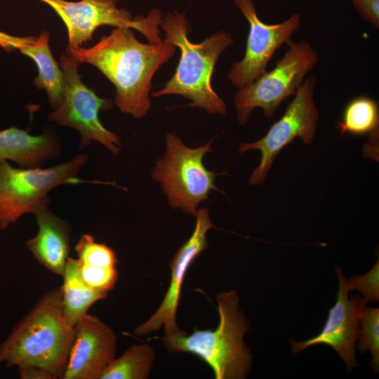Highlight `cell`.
Returning a JSON list of instances; mask_svg holds the SVG:
<instances>
[{"instance_id": "1", "label": "cell", "mask_w": 379, "mask_h": 379, "mask_svg": "<svg viewBox=\"0 0 379 379\" xmlns=\"http://www.w3.org/2000/svg\"><path fill=\"white\" fill-rule=\"evenodd\" d=\"M132 29L115 27L93 46L65 53L80 64H90L100 71L115 86L114 101L120 111L140 119L151 106L152 78L175 54L176 46L166 39L161 43H142Z\"/></svg>"}, {"instance_id": "2", "label": "cell", "mask_w": 379, "mask_h": 379, "mask_svg": "<svg viewBox=\"0 0 379 379\" xmlns=\"http://www.w3.org/2000/svg\"><path fill=\"white\" fill-rule=\"evenodd\" d=\"M74 335L63 315L60 288L51 289L0 344V359L6 367L36 366L62 379Z\"/></svg>"}, {"instance_id": "3", "label": "cell", "mask_w": 379, "mask_h": 379, "mask_svg": "<svg viewBox=\"0 0 379 379\" xmlns=\"http://www.w3.org/2000/svg\"><path fill=\"white\" fill-rule=\"evenodd\" d=\"M166 38L180 51L175 73L165 86L152 97L180 95L191 100L188 106L204 109L211 114L225 115V101L215 93L211 79L221 53L234 44L230 33L220 30L199 44L188 38L189 22L185 13H168L161 24Z\"/></svg>"}, {"instance_id": "4", "label": "cell", "mask_w": 379, "mask_h": 379, "mask_svg": "<svg viewBox=\"0 0 379 379\" xmlns=\"http://www.w3.org/2000/svg\"><path fill=\"white\" fill-rule=\"evenodd\" d=\"M219 324L214 330L181 331L161 338L173 353L188 352L199 357L213 370L215 379H244L252 367L253 355L244 341L249 328L246 316L239 309L237 291L217 294Z\"/></svg>"}, {"instance_id": "5", "label": "cell", "mask_w": 379, "mask_h": 379, "mask_svg": "<svg viewBox=\"0 0 379 379\" xmlns=\"http://www.w3.org/2000/svg\"><path fill=\"white\" fill-rule=\"evenodd\" d=\"M212 142L192 148L175 133L166 134L165 153L156 161L151 177L159 183L171 208L194 216L211 192L218 190L216 174L203 162L204 155L213 151Z\"/></svg>"}, {"instance_id": "6", "label": "cell", "mask_w": 379, "mask_h": 379, "mask_svg": "<svg viewBox=\"0 0 379 379\" xmlns=\"http://www.w3.org/2000/svg\"><path fill=\"white\" fill-rule=\"evenodd\" d=\"M86 154L43 168H15L8 161H0V230H6L25 214H36L48 206V192L60 185L88 181L77 175L87 163Z\"/></svg>"}, {"instance_id": "7", "label": "cell", "mask_w": 379, "mask_h": 379, "mask_svg": "<svg viewBox=\"0 0 379 379\" xmlns=\"http://www.w3.org/2000/svg\"><path fill=\"white\" fill-rule=\"evenodd\" d=\"M287 46L272 69L235 93L234 105L241 126L247 124L255 108L262 109L265 117H273L279 106L294 95L317 64L319 55L309 41H291Z\"/></svg>"}, {"instance_id": "8", "label": "cell", "mask_w": 379, "mask_h": 379, "mask_svg": "<svg viewBox=\"0 0 379 379\" xmlns=\"http://www.w3.org/2000/svg\"><path fill=\"white\" fill-rule=\"evenodd\" d=\"M79 65L67 53L61 55L60 67L64 81L62 99L60 105L48 114V119L57 125L78 131L81 147L97 141L116 156L121 151V139L107 129L99 119V112L110 109L114 101L98 96L84 84L78 72Z\"/></svg>"}, {"instance_id": "9", "label": "cell", "mask_w": 379, "mask_h": 379, "mask_svg": "<svg viewBox=\"0 0 379 379\" xmlns=\"http://www.w3.org/2000/svg\"><path fill=\"white\" fill-rule=\"evenodd\" d=\"M49 6L64 22L68 34L66 50L83 47L92 40L97 28L103 25L128 27L142 33L151 43H160L159 26L163 18L159 9H152L147 16L132 14L117 6L118 0H38Z\"/></svg>"}, {"instance_id": "10", "label": "cell", "mask_w": 379, "mask_h": 379, "mask_svg": "<svg viewBox=\"0 0 379 379\" xmlns=\"http://www.w3.org/2000/svg\"><path fill=\"white\" fill-rule=\"evenodd\" d=\"M317 84L314 76L307 77L284 114L270 126L266 134L258 140L239 145L240 154L251 149L260 152L259 165L248 179L250 185L263 183L278 154L295 139L300 138L305 145L313 141L319 119L314 101Z\"/></svg>"}, {"instance_id": "11", "label": "cell", "mask_w": 379, "mask_h": 379, "mask_svg": "<svg viewBox=\"0 0 379 379\" xmlns=\"http://www.w3.org/2000/svg\"><path fill=\"white\" fill-rule=\"evenodd\" d=\"M234 4L249 25L244 55L232 64L227 75L231 84L241 88L266 72L275 52L292 41L301 25V16L295 13L281 22L267 24L258 17L253 0H234Z\"/></svg>"}, {"instance_id": "12", "label": "cell", "mask_w": 379, "mask_h": 379, "mask_svg": "<svg viewBox=\"0 0 379 379\" xmlns=\"http://www.w3.org/2000/svg\"><path fill=\"white\" fill-rule=\"evenodd\" d=\"M195 226L190 237L178 248L171 262V280L164 299L156 312L133 331L135 336H144L164 328V335L180 333L176 323L181 288L187 271L197 256L208 246L207 233L214 225L208 210L199 208L194 215Z\"/></svg>"}, {"instance_id": "13", "label": "cell", "mask_w": 379, "mask_h": 379, "mask_svg": "<svg viewBox=\"0 0 379 379\" xmlns=\"http://www.w3.org/2000/svg\"><path fill=\"white\" fill-rule=\"evenodd\" d=\"M339 288L334 305L319 335L302 342L291 340V352L296 354L308 347L324 344L331 347L344 361L348 371L357 366L355 345L366 302L359 295L349 297L346 279L340 267L336 269Z\"/></svg>"}, {"instance_id": "14", "label": "cell", "mask_w": 379, "mask_h": 379, "mask_svg": "<svg viewBox=\"0 0 379 379\" xmlns=\"http://www.w3.org/2000/svg\"><path fill=\"white\" fill-rule=\"evenodd\" d=\"M117 337L109 326L86 314L75 326V335L62 379H100L115 358Z\"/></svg>"}, {"instance_id": "15", "label": "cell", "mask_w": 379, "mask_h": 379, "mask_svg": "<svg viewBox=\"0 0 379 379\" xmlns=\"http://www.w3.org/2000/svg\"><path fill=\"white\" fill-rule=\"evenodd\" d=\"M50 34L45 30L38 36H15L0 32V46L8 52L20 51L34 62L38 74L34 84L45 90L50 106L56 109L63 95V73L54 58L49 46Z\"/></svg>"}, {"instance_id": "16", "label": "cell", "mask_w": 379, "mask_h": 379, "mask_svg": "<svg viewBox=\"0 0 379 379\" xmlns=\"http://www.w3.org/2000/svg\"><path fill=\"white\" fill-rule=\"evenodd\" d=\"M34 215L38 232L26 242V246L41 265L62 277L69 257L71 227L48 206Z\"/></svg>"}, {"instance_id": "17", "label": "cell", "mask_w": 379, "mask_h": 379, "mask_svg": "<svg viewBox=\"0 0 379 379\" xmlns=\"http://www.w3.org/2000/svg\"><path fill=\"white\" fill-rule=\"evenodd\" d=\"M60 147L51 132L32 135L15 126L0 131V161H12L21 168L41 167L59 155Z\"/></svg>"}, {"instance_id": "18", "label": "cell", "mask_w": 379, "mask_h": 379, "mask_svg": "<svg viewBox=\"0 0 379 379\" xmlns=\"http://www.w3.org/2000/svg\"><path fill=\"white\" fill-rule=\"evenodd\" d=\"M79 267L78 260L69 257L60 287L63 315L67 324L72 327H75L88 314L89 308L95 302L107 296V293L87 286L79 275Z\"/></svg>"}, {"instance_id": "19", "label": "cell", "mask_w": 379, "mask_h": 379, "mask_svg": "<svg viewBox=\"0 0 379 379\" xmlns=\"http://www.w3.org/2000/svg\"><path fill=\"white\" fill-rule=\"evenodd\" d=\"M154 359L150 344L133 345L121 356L113 359L100 379H147L150 375Z\"/></svg>"}, {"instance_id": "20", "label": "cell", "mask_w": 379, "mask_h": 379, "mask_svg": "<svg viewBox=\"0 0 379 379\" xmlns=\"http://www.w3.org/2000/svg\"><path fill=\"white\" fill-rule=\"evenodd\" d=\"M340 135H371L378 133L379 109L372 98L359 96L345 107L341 120L337 123Z\"/></svg>"}, {"instance_id": "21", "label": "cell", "mask_w": 379, "mask_h": 379, "mask_svg": "<svg viewBox=\"0 0 379 379\" xmlns=\"http://www.w3.org/2000/svg\"><path fill=\"white\" fill-rule=\"evenodd\" d=\"M80 265L99 267H114L117 264L115 251L103 243L96 242L88 234H83L75 246Z\"/></svg>"}, {"instance_id": "22", "label": "cell", "mask_w": 379, "mask_h": 379, "mask_svg": "<svg viewBox=\"0 0 379 379\" xmlns=\"http://www.w3.org/2000/svg\"><path fill=\"white\" fill-rule=\"evenodd\" d=\"M361 328L358 336L357 349L364 354H372L371 366L375 372L379 369V308H364L361 321Z\"/></svg>"}, {"instance_id": "23", "label": "cell", "mask_w": 379, "mask_h": 379, "mask_svg": "<svg viewBox=\"0 0 379 379\" xmlns=\"http://www.w3.org/2000/svg\"><path fill=\"white\" fill-rule=\"evenodd\" d=\"M79 275L89 288L107 294L114 288L118 277L116 267H91L80 265L79 262Z\"/></svg>"}, {"instance_id": "24", "label": "cell", "mask_w": 379, "mask_h": 379, "mask_svg": "<svg viewBox=\"0 0 379 379\" xmlns=\"http://www.w3.org/2000/svg\"><path fill=\"white\" fill-rule=\"evenodd\" d=\"M349 289L361 292L367 303H375L379 300V260L364 275L354 274L346 279Z\"/></svg>"}, {"instance_id": "25", "label": "cell", "mask_w": 379, "mask_h": 379, "mask_svg": "<svg viewBox=\"0 0 379 379\" xmlns=\"http://www.w3.org/2000/svg\"><path fill=\"white\" fill-rule=\"evenodd\" d=\"M361 17L379 29V0H350Z\"/></svg>"}, {"instance_id": "26", "label": "cell", "mask_w": 379, "mask_h": 379, "mask_svg": "<svg viewBox=\"0 0 379 379\" xmlns=\"http://www.w3.org/2000/svg\"><path fill=\"white\" fill-rule=\"evenodd\" d=\"M21 379H57L51 371L36 366H26L18 368Z\"/></svg>"}, {"instance_id": "27", "label": "cell", "mask_w": 379, "mask_h": 379, "mask_svg": "<svg viewBox=\"0 0 379 379\" xmlns=\"http://www.w3.org/2000/svg\"><path fill=\"white\" fill-rule=\"evenodd\" d=\"M1 363H2V362H1V359H0V371H1Z\"/></svg>"}]
</instances>
